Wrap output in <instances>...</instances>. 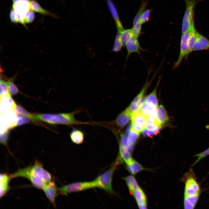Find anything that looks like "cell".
Wrapping results in <instances>:
<instances>
[{
	"mask_svg": "<svg viewBox=\"0 0 209 209\" xmlns=\"http://www.w3.org/2000/svg\"><path fill=\"white\" fill-rule=\"evenodd\" d=\"M157 119L160 125L168 121L169 118L167 112L163 106L160 105L156 109Z\"/></svg>",
	"mask_w": 209,
	"mask_h": 209,
	"instance_id": "cell-20",
	"label": "cell"
},
{
	"mask_svg": "<svg viewBox=\"0 0 209 209\" xmlns=\"http://www.w3.org/2000/svg\"><path fill=\"white\" fill-rule=\"evenodd\" d=\"M200 194L192 196H184V209H192L194 208L199 199Z\"/></svg>",
	"mask_w": 209,
	"mask_h": 209,
	"instance_id": "cell-18",
	"label": "cell"
},
{
	"mask_svg": "<svg viewBox=\"0 0 209 209\" xmlns=\"http://www.w3.org/2000/svg\"><path fill=\"white\" fill-rule=\"evenodd\" d=\"M8 133L7 131L2 135H1L0 136V142L1 143L6 146L7 145V142L8 139Z\"/></svg>",
	"mask_w": 209,
	"mask_h": 209,
	"instance_id": "cell-40",
	"label": "cell"
},
{
	"mask_svg": "<svg viewBox=\"0 0 209 209\" xmlns=\"http://www.w3.org/2000/svg\"><path fill=\"white\" fill-rule=\"evenodd\" d=\"M120 140L119 143L123 147L127 149L129 152L131 149L129 147L127 141V139L123 133H120Z\"/></svg>",
	"mask_w": 209,
	"mask_h": 209,
	"instance_id": "cell-38",
	"label": "cell"
},
{
	"mask_svg": "<svg viewBox=\"0 0 209 209\" xmlns=\"http://www.w3.org/2000/svg\"><path fill=\"white\" fill-rule=\"evenodd\" d=\"M107 1L111 15L115 21L118 31H123L124 30L119 19L117 12L113 2L111 0H107Z\"/></svg>",
	"mask_w": 209,
	"mask_h": 209,
	"instance_id": "cell-19",
	"label": "cell"
},
{
	"mask_svg": "<svg viewBox=\"0 0 209 209\" xmlns=\"http://www.w3.org/2000/svg\"><path fill=\"white\" fill-rule=\"evenodd\" d=\"M3 96H5L8 98H11V96L9 93L8 91L6 82L3 80H1L0 81L1 98Z\"/></svg>",
	"mask_w": 209,
	"mask_h": 209,
	"instance_id": "cell-33",
	"label": "cell"
},
{
	"mask_svg": "<svg viewBox=\"0 0 209 209\" xmlns=\"http://www.w3.org/2000/svg\"><path fill=\"white\" fill-rule=\"evenodd\" d=\"M158 127L155 125L147 123L146 126V129L149 131H154Z\"/></svg>",
	"mask_w": 209,
	"mask_h": 209,
	"instance_id": "cell-41",
	"label": "cell"
},
{
	"mask_svg": "<svg viewBox=\"0 0 209 209\" xmlns=\"http://www.w3.org/2000/svg\"><path fill=\"white\" fill-rule=\"evenodd\" d=\"M12 107L14 111L20 114L23 116L28 118L29 120L34 122H37L38 121L33 115L27 111L23 107L20 105H18L14 101L12 102Z\"/></svg>",
	"mask_w": 209,
	"mask_h": 209,
	"instance_id": "cell-15",
	"label": "cell"
},
{
	"mask_svg": "<svg viewBox=\"0 0 209 209\" xmlns=\"http://www.w3.org/2000/svg\"><path fill=\"white\" fill-rule=\"evenodd\" d=\"M131 125L132 129L139 134L146 129L143 125L132 121Z\"/></svg>",
	"mask_w": 209,
	"mask_h": 209,
	"instance_id": "cell-37",
	"label": "cell"
},
{
	"mask_svg": "<svg viewBox=\"0 0 209 209\" xmlns=\"http://www.w3.org/2000/svg\"><path fill=\"white\" fill-rule=\"evenodd\" d=\"M158 71V70H157V71L153 76L152 79L149 81L148 80V76L142 89L139 93L132 101L129 107H128L131 113L139 110L141 104L145 100V98L144 99H143L142 98L144 94L156 77Z\"/></svg>",
	"mask_w": 209,
	"mask_h": 209,
	"instance_id": "cell-7",
	"label": "cell"
},
{
	"mask_svg": "<svg viewBox=\"0 0 209 209\" xmlns=\"http://www.w3.org/2000/svg\"><path fill=\"white\" fill-rule=\"evenodd\" d=\"M185 0L186 8L182 21V34L190 30L192 26L194 25V10L197 2L196 0Z\"/></svg>",
	"mask_w": 209,
	"mask_h": 209,
	"instance_id": "cell-5",
	"label": "cell"
},
{
	"mask_svg": "<svg viewBox=\"0 0 209 209\" xmlns=\"http://www.w3.org/2000/svg\"><path fill=\"white\" fill-rule=\"evenodd\" d=\"M151 12V10L149 9H147L143 12L140 18V20L142 24L148 21Z\"/></svg>",
	"mask_w": 209,
	"mask_h": 209,
	"instance_id": "cell-39",
	"label": "cell"
},
{
	"mask_svg": "<svg viewBox=\"0 0 209 209\" xmlns=\"http://www.w3.org/2000/svg\"><path fill=\"white\" fill-rule=\"evenodd\" d=\"M131 120L132 121L141 125L146 128L147 121L145 116L140 111L131 113Z\"/></svg>",
	"mask_w": 209,
	"mask_h": 209,
	"instance_id": "cell-24",
	"label": "cell"
},
{
	"mask_svg": "<svg viewBox=\"0 0 209 209\" xmlns=\"http://www.w3.org/2000/svg\"><path fill=\"white\" fill-rule=\"evenodd\" d=\"M156 109L146 103L145 100L141 104L139 111L145 116L157 118Z\"/></svg>",
	"mask_w": 209,
	"mask_h": 209,
	"instance_id": "cell-14",
	"label": "cell"
},
{
	"mask_svg": "<svg viewBox=\"0 0 209 209\" xmlns=\"http://www.w3.org/2000/svg\"><path fill=\"white\" fill-rule=\"evenodd\" d=\"M186 174L184 196H192L200 194V188L194 176L191 172Z\"/></svg>",
	"mask_w": 209,
	"mask_h": 209,
	"instance_id": "cell-6",
	"label": "cell"
},
{
	"mask_svg": "<svg viewBox=\"0 0 209 209\" xmlns=\"http://www.w3.org/2000/svg\"><path fill=\"white\" fill-rule=\"evenodd\" d=\"M122 32L118 31L114 41L113 48V51L116 52L120 51L123 46L120 40V37Z\"/></svg>",
	"mask_w": 209,
	"mask_h": 209,
	"instance_id": "cell-31",
	"label": "cell"
},
{
	"mask_svg": "<svg viewBox=\"0 0 209 209\" xmlns=\"http://www.w3.org/2000/svg\"><path fill=\"white\" fill-rule=\"evenodd\" d=\"M119 155L127 165L129 163L133 161L134 159L132 158L130 152L123 147L119 143Z\"/></svg>",
	"mask_w": 209,
	"mask_h": 209,
	"instance_id": "cell-25",
	"label": "cell"
},
{
	"mask_svg": "<svg viewBox=\"0 0 209 209\" xmlns=\"http://www.w3.org/2000/svg\"><path fill=\"white\" fill-rule=\"evenodd\" d=\"M30 8L35 12L44 15H48L56 17L53 13L43 8L38 2L34 0H29Z\"/></svg>",
	"mask_w": 209,
	"mask_h": 209,
	"instance_id": "cell-23",
	"label": "cell"
},
{
	"mask_svg": "<svg viewBox=\"0 0 209 209\" xmlns=\"http://www.w3.org/2000/svg\"><path fill=\"white\" fill-rule=\"evenodd\" d=\"M10 176L11 179L18 177L26 179L34 187L42 190L53 180L51 174L44 168L43 165L38 160H35L33 165L19 169Z\"/></svg>",
	"mask_w": 209,
	"mask_h": 209,
	"instance_id": "cell-1",
	"label": "cell"
},
{
	"mask_svg": "<svg viewBox=\"0 0 209 209\" xmlns=\"http://www.w3.org/2000/svg\"><path fill=\"white\" fill-rule=\"evenodd\" d=\"M133 36L132 29L124 30L122 32L120 40L123 46H125L126 43Z\"/></svg>",
	"mask_w": 209,
	"mask_h": 209,
	"instance_id": "cell-29",
	"label": "cell"
},
{
	"mask_svg": "<svg viewBox=\"0 0 209 209\" xmlns=\"http://www.w3.org/2000/svg\"><path fill=\"white\" fill-rule=\"evenodd\" d=\"M190 30V34L188 40V52L187 57L192 52V48L196 39L197 31L194 28V25L192 26Z\"/></svg>",
	"mask_w": 209,
	"mask_h": 209,
	"instance_id": "cell-27",
	"label": "cell"
},
{
	"mask_svg": "<svg viewBox=\"0 0 209 209\" xmlns=\"http://www.w3.org/2000/svg\"><path fill=\"white\" fill-rule=\"evenodd\" d=\"M29 122V119L28 118L24 116L20 117L10 125L7 128V129L8 130L15 127L28 123Z\"/></svg>",
	"mask_w": 209,
	"mask_h": 209,
	"instance_id": "cell-34",
	"label": "cell"
},
{
	"mask_svg": "<svg viewBox=\"0 0 209 209\" xmlns=\"http://www.w3.org/2000/svg\"><path fill=\"white\" fill-rule=\"evenodd\" d=\"M154 131H149L145 129L143 131V134L145 136L151 137L154 134Z\"/></svg>",
	"mask_w": 209,
	"mask_h": 209,
	"instance_id": "cell-42",
	"label": "cell"
},
{
	"mask_svg": "<svg viewBox=\"0 0 209 209\" xmlns=\"http://www.w3.org/2000/svg\"><path fill=\"white\" fill-rule=\"evenodd\" d=\"M161 78L158 79L156 87L145 98V101L148 104L156 108L158 107V101L157 96V90L160 82Z\"/></svg>",
	"mask_w": 209,
	"mask_h": 209,
	"instance_id": "cell-16",
	"label": "cell"
},
{
	"mask_svg": "<svg viewBox=\"0 0 209 209\" xmlns=\"http://www.w3.org/2000/svg\"><path fill=\"white\" fill-rule=\"evenodd\" d=\"M11 179L10 174L6 173H1L0 174V198L3 197L6 194L9 190L10 181Z\"/></svg>",
	"mask_w": 209,
	"mask_h": 209,
	"instance_id": "cell-13",
	"label": "cell"
},
{
	"mask_svg": "<svg viewBox=\"0 0 209 209\" xmlns=\"http://www.w3.org/2000/svg\"><path fill=\"white\" fill-rule=\"evenodd\" d=\"M72 142L74 144L79 145L82 143L84 140V134L81 130L74 129L69 134Z\"/></svg>",
	"mask_w": 209,
	"mask_h": 209,
	"instance_id": "cell-17",
	"label": "cell"
},
{
	"mask_svg": "<svg viewBox=\"0 0 209 209\" xmlns=\"http://www.w3.org/2000/svg\"><path fill=\"white\" fill-rule=\"evenodd\" d=\"M122 161L119 155L109 169L93 181L95 188H99L109 193L114 194L115 193L112 186L113 175L118 166L122 162Z\"/></svg>",
	"mask_w": 209,
	"mask_h": 209,
	"instance_id": "cell-3",
	"label": "cell"
},
{
	"mask_svg": "<svg viewBox=\"0 0 209 209\" xmlns=\"http://www.w3.org/2000/svg\"><path fill=\"white\" fill-rule=\"evenodd\" d=\"M131 119V113L127 107L117 116L113 123L120 129L126 125Z\"/></svg>",
	"mask_w": 209,
	"mask_h": 209,
	"instance_id": "cell-11",
	"label": "cell"
},
{
	"mask_svg": "<svg viewBox=\"0 0 209 209\" xmlns=\"http://www.w3.org/2000/svg\"><path fill=\"white\" fill-rule=\"evenodd\" d=\"M209 155V147L203 151L202 152H201L196 154V155H194V156L197 157V158L192 164V166L195 165L201 159Z\"/></svg>",
	"mask_w": 209,
	"mask_h": 209,
	"instance_id": "cell-36",
	"label": "cell"
},
{
	"mask_svg": "<svg viewBox=\"0 0 209 209\" xmlns=\"http://www.w3.org/2000/svg\"><path fill=\"white\" fill-rule=\"evenodd\" d=\"M208 49H209V40L197 32L196 39L192 48V52Z\"/></svg>",
	"mask_w": 209,
	"mask_h": 209,
	"instance_id": "cell-12",
	"label": "cell"
},
{
	"mask_svg": "<svg viewBox=\"0 0 209 209\" xmlns=\"http://www.w3.org/2000/svg\"><path fill=\"white\" fill-rule=\"evenodd\" d=\"M125 181L128 188L132 194L133 191L140 187L135 178L132 175H130L123 178Z\"/></svg>",
	"mask_w": 209,
	"mask_h": 209,
	"instance_id": "cell-28",
	"label": "cell"
},
{
	"mask_svg": "<svg viewBox=\"0 0 209 209\" xmlns=\"http://www.w3.org/2000/svg\"><path fill=\"white\" fill-rule=\"evenodd\" d=\"M94 188L95 187L93 181L76 182L58 188L59 194L66 195L70 193L80 192Z\"/></svg>",
	"mask_w": 209,
	"mask_h": 209,
	"instance_id": "cell-4",
	"label": "cell"
},
{
	"mask_svg": "<svg viewBox=\"0 0 209 209\" xmlns=\"http://www.w3.org/2000/svg\"><path fill=\"white\" fill-rule=\"evenodd\" d=\"M147 2L146 1L144 0L142 1L140 9L134 19L133 23V26L135 25L140 20L141 15L144 11L147 6Z\"/></svg>",
	"mask_w": 209,
	"mask_h": 209,
	"instance_id": "cell-32",
	"label": "cell"
},
{
	"mask_svg": "<svg viewBox=\"0 0 209 209\" xmlns=\"http://www.w3.org/2000/svg\"><path fill=\"white\" fill-rule=\"evenodd\" d=\"M126 133L127 134V141L129 147L132 149V147L138 139L140 134L132 128L131 125L127 128Z\"/></svg>",
	"mask_w": 209,
	"mask_h": 209,
	"instance_id": "cell-22",
	"label": "cell"
},
{
	"mask_svg": "<svg viewBox=\"0 0 209 209\" xmlns=\"http://www.w3.org/2000/svg\"><path fill=\"white\" fill-rule=\"evenodd\" d=\"M142 24L140 20L135 25L133 26L132 29L133 36L137 39L140 33Z\"/></svg>",
	"mask_w": 209,
	"mask_h": 209,
	"instance_id": "cell-35",
	"label": "cell"
},
{
	"mask_svg": "<svg viewBox=\"0 0 209 209\" xmlns=\"http://www.w3.org/2000/svg\"><path fill=\"white\" fill-rule=\"evenodd\" d=\"M140 209H146L147 208V205L138 206Z\"/></svg>",
	"mask_w": 209,
	"mask_h": 209,
	"instance_id": "cell-43",
	"label": "cell"
},
{
	"mask_svg": "<svg viewBox=\"0 0 209 209\" xmlns=\"http://www.w3.org/2000/svg\"><path fill=\"white\" fill-rule=\"evenodd\" d=\"M6 83L8 91L11 96L16 95L19 93V90L14 83L13 79H9Z\"/></svg>",
	"mask_w": 209,
	"mask_h": 209,
	"instance_id": "cell-30",
	"label": "cell"
},
{
	"mask_svg": "<svg viewBox=\"0 0 209 209\" xmlns=\"http://www.w3.org/2000/svg\"><path fill=\"white\" fill-rule=\"evenodd\" d=\"M138 206L147 205V198L145 193L140 187L134 190L132 193Z\"/></svg>",
	"mask_w": 209,
	"mask_h": 209,
	"instance_id": "cell-21",
	"label": "cell"
},
{
	"mask_svg": "<svg viewBox=\"0 0 209 209\" xmlns=\"http://www.w3.org/2000/svg\"><path fill=\"white\" fill-rule=\"evenodd\" d=\"M49 202L54 207H56L55 199L59 194L58 188L53 179L48 183L43 190Z\"/></svg>",
	"mask_w": 209,
	"mask_h": 209,
	"instance_id": "cell-9",
	"label": "cell"
},
{
	"mask_svg": "<svg viewBox=\"0 0 209 209\" xmlns=\"http://www.w3.org/2000/svg\"><path fill=\"white\" fill-rule=\"evenodd\" d=\"M190 34V30L182 34L180 44V50L177 60L174 63L172 69L174 70L179 67L183 59L187 57L188 49V42Z\"/></svg>",
	"mask_w": 209,
	"mask_h": 209,
	"instance_id": "cell-8",
	"label": "cell"
},
{
	"mask_svg": "<svg viewBox=\"0 0 209 209\" xmlns=\"http://www.w3.org/2000/svg\"><path fill=\"white\" fill-rule=\"evenodd\" d=\"M127 168L128 171L133 175L136 174L146 169L139 163L134 160L127 165Z\"/></svg>",
	"mask_w": 209,
	"mask_h": 209,
	"instance_id": "cell-26",
	"label": "cell"
},
{
	"mask_svg": "<svg viewBox=\"0 0 209 209\" xmlns=\"http://www.w3.org/2000/svg\"><path fill=\"white\" fill-rule=\"evenodd\" d=\"M79 111V110H77L68 113L37 114L33 116L37 119L51 124H60L70 125L89 124L88 122L79 121L75 119V115Z\"/></svg>",
	"mask_w": 209,
	"mask_h": 209,
	"instance_id": "cell-2",
	"label": "cell"
},
{
	"mask_svg": "<svg viewBox=\"0 0 209 209\" xmlns=\"http://www.w3.org/2000/svg\"><path fill=\"white\" fill-rule=\"evenodd\" d=\"M125 46L127 51L126 61L132 53H136L140 55V51L144 50L141 47L138 39L134 36L126 43Z\"/></svg>",
	"mask_w": 209,
	"mask_h": 209,
	"instance_id": "cell-10",
	"label": "cell"
}]
</instances>
